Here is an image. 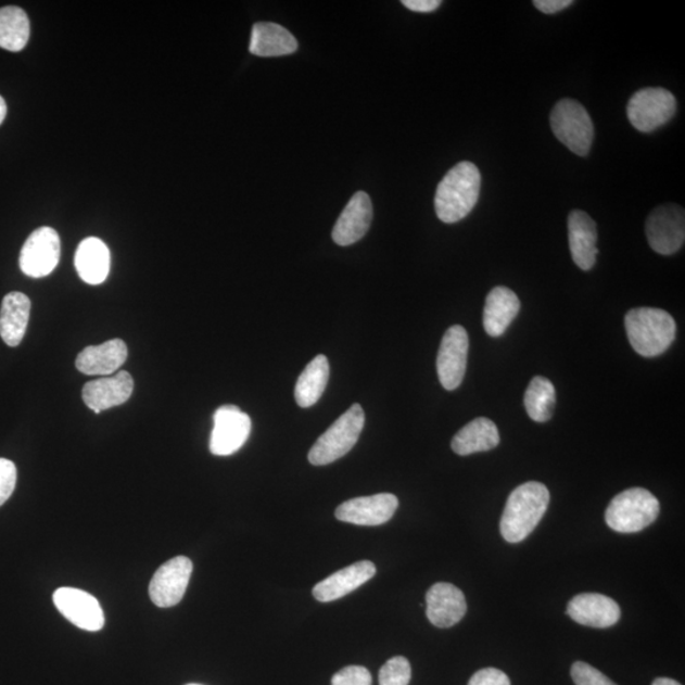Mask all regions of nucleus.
<instances>
[{"label":"nucleus","mask_w":685,"mask_h":685,"mask_svg":"<svg viewBox=\"0 0 685 685\" xmlns=\"http://www.w3.org/2000/svg\"><path fill=\"white\" fill-rule=\"evenodd\" d=\"M480 187L481 175L475 164L455 165L436 187L434 206L440 220L446 224L464 220L477 206Z\"/></svg>","instance_id":"1"},{"label":"nucleus","mask_w":685,"mask_h":685,"mask_svg":"<svg viewBox=\"0 0 685 685\" xmlns=\"http://www.w3.org/2000/svg\"><path fill=\"white\" fill-rule=\"evenodd\" d=\"M549 504L548 489L537 481L522 484L509 495L500 533L509 544L524 541L536 529Z\"/></svg>","instance_id":"2"},{"label":"nucleus","mask_w":685,"mask_h":685,"mask_svg":"<svg viewBox=\"0 0 685 685\" xmlns=\"http://www.w3.org/2000/svg\"><path fill=\"white\" fill-rule=\"evenodd\" d=\"M624 327L632 348L646 358L662 355L675 341V320L661 308H632L624 318Z\"/></svg>","instance_id":"3"},{"label":"nucleus","mask_w":685,"mask_h":685,"mask_svg":"<svg viewBox=\"0 0 685 685\" xmlns=\"http://www.w3.org/2000/svg\"><path fill=\"white\" fill-rule=\"evenodd\" d=\"M660 515L657 496L643 487L627 489L616 495L606 510L609 529L620 533H636L646 529Z\"/></svg>","instance_id":"4"},{"label":"nucleus","mask_w":685,"mask_h":685,"mask_svg":"<svg viewBox=\"0 0 685 685\" xmlns=\"http://www.w3.org/2000/svg\"><path fill=\"white\" fill-rule=\"evenodd\" d=\"M364 428L365 411L363 406L359 404L352 405L315 442L313 448L308 452V461L314 466H326L335 462L356 446Z\"/></svg>","instance_id":"5"},{"label":"nucleus","mask_w":685,"mask_h":685,"mask_svg":"<svg viewBox=\"0 0 685 685\" xmlns=\"http://www.w3.org/2000/svg\"><path fill=\"white\" fill-rule=\"evenodd\" d=\"M551 129L557 140L579 156L591 152L594 126L588 111L574 100H562L551 112Z\"/></svg>","instance_id":"6"},{"label":"nucleus","mask_w":685,"mask_h":685,"mask_svg":"<svg viewBox=\"0 0 685 685\" xmlns=\"http://www.w3.org/2000/svg\"><path fill=\"white\" fill-rule=\"evenodd\" d=\"M676 112L675 97L664 88L638 90L627 105V116L636 130L649 134L672 119Z\"/></svg>","instance_id":"7"},{"label":"nucleus","mask_w":685,"mask_h":685,"mask_svg":"<svg viewBox=\"0 0 685 685\" xmlns=\"http://www.w3.org/2000/svg\"><path fill=\"white\" fill-rule=\"evenodd\" d=\"M252 419L236 405H224L214 414L210 451L215 456L234 455L250 439Z\"/></svg>","instance_id":"8"},{"label":"nucleus","mask_w":685,"mask_h":685,"mask_svg":"<svg viewBox=\"0 0 685 685\" xmlns=\"http://www.w3.org/2000/svg\"><path fill=\"white\" fill-rule=\"evenodd\" d=\"M647 242L654 252L672 255L685 240L684 208L673 203L655 208L646 221Z\"/></svg>","instance_id":"9"},{"label":"nucleus","mask_w":685,"mask_h":685,"mask_svg":"<svg viewBox=\"0 0 685 685\" xmlns=\"http://www.w3.org/2000/svg\"><path fill=\"white\" fill-rule=\"evenodd\" d=\"M469 334L461 326L451 327L444 333L439 357H436V372L441 385L447 391L460 388L469 356Z\"/></svg>","instance_id":"10"},{"label":"nucleus","mask_w":685,"mask_h":685,"mask_svg":"<svg viewBox=\"0 0 685 685\" xmlns=\"http://www.w3.org/2000/svg\"><path fill=\"white\" fill-rule=\"evenodd\" d=\"M62 243L56 230L43 226L28 237L20 255L22 272L31 278L49 276L56 268Z\"/></svg>","instance_id":"11"},{"label":"nucleus","mask_w":685,"mask_h":685,"mask_svg":"<svg viewBox=\"0 0 685 685\" xmlns=\"http://www.w3.org/2000/svg\"><path fill=\"white\" fill-rule=\"evenodd\" d=\"M193 571V563L186 556H177L162 565L150 582L149 594L153 604L170 608L183 599Z\"/></svg>","instance_id":"12"},{"label":"nucleus","mask_w":685,"mask_h":685,"mask_svg":"<svg viewBox=\"0 0 685 685\" xmlns=\"http://www.w3.org/2000/svg\"><path fill=\"white\" fill-rule=\"evenodd\" d=\"M398 500L394 494H376L344 502L335 510L338 521L357 525L385 524L394 517Z\"/></svg>","instance_id":"13"},{"label":"nucleus","mask_w":685,"mask_h":685,"mask_svg":"<svg viewBox=\"0 0 685 685\" xmlns=\"http://www.w3.org/2000/svg\"><path fill=\"white\" fill-rule=\"evenodd\" d=\"M52 599L58 611L74 626L89 632L103 629V609L100 601L89 593L75 588H59Z\"/></svg>","instance_id":"14"},{"label":"nucleus","mask_w":685,"mask_h":685,"mask_svg":"<svg viewBox=\"0 0 685 685\" xmlns=\"http://www.w3.org/2000/svg\"><path fill=\"white\" fill-rule=\"evenodd\" d=\"M426 601L428 620L439 629L454 627L468 612L465 594L454 584H434L428 591Z\"/></svg>","instance_id":"15"},{"label":"nucleus","mask_w":685,"mask_h":685,"mask_svg":"<svg viewBox=\"0 0 685 685\" xmlns=\"http://www.w3.org/2000/svg\"><path fill=\"white\" fill-rule=\"evenodd\" d=\"M570 619L583 626L609 629L621 619V608L612 598L598 593L579 594L569 601Z\"/></svg>","instance_id":"16"},{"label":"nucleus","mask_w":685,"mask_h":685,"mask_svg":"<svg viewBox=\"0 0 685 685\" xmlns=\"http://www.w3.org/2000/svg\"><path fill=\"white\" fill-rule=\"evenodd\" d=\"M372 218L373 207L370 195L359 191L353 195L339 216L331 237L341 246L355 244L370 230Z\"/></svg>","instance_id":"17"},{"label":"nucleus","mask_w":685,"mask_h":685,"mask_svg":"<svg viewBox=\"0 0 685 685\" xmlns=\"http://www.w3.org/2000/svg\"><path fill=\"white\" fill-rule=\"evenodd\" d=\"M134 379L129 372L119 371L113 376L89 381L83 388V401L96 414L123 405L132 395Z\"/></svg>","instance_id":"18"},{"label":"nucleus","mask_w":685,"mask_h":685,"mask_svg":"<svg viewBox=\"0 0 685 685\" xmlns=\"http://www.w3.org/2000/svg\"><path fill=\"white\" fill-rule=\"evenodd\" d=\"M571 257L583 270H591L597 262V224L584 211L575 210L568 218Z\"/></svg>","instance_id":"19"},{"label":"nucleus","mask_w":685,"mask_h":685,"mask_svg":"<svg viewBox=\"0 0 685 685\" xmlns=\"http://www.w3.org/2000/svg\"><path fill=\"white\" fill-rule=\"evenodd\" d=\"M376 575V567L371 561H359L351 567L337 571L315 585L313 596L316 600L328 604L348 596Z\"/></svg>","instance_id":"20"},{"label":"nucleus","mask_w":685,"mask_h":685,"mask_svg":"<svg viewBox=\"0 0 685 685\" xmlns=\"http://www.w3.org/2000/svg\"><path fill=\"white\" fill-rule=\"evenodd\" d=\"M129 357L127 345L122 339H112L101 345L83 350L75 360L78 371L87 376H110L119 370Z\"/></svg>","instance_id":"21"},{"label":"nucleus","mask_w":685,"mask_h":685,"mask_svg":"<svg viewBox=\"0 0 685 685\" xmlns=\"http://www.w3.org/2000/svg\"><path fill=\"white\" fill-rule=\"evenodd\" d=\"M521 310V301L507 288H495L489 293L484 308V328L487 335L502 337Z\"/></svg>","instance_id":"22"},{"label":"nucleus","mask_w":685,"mask_h":685,"mask_svg":"<svg viewBox=\"0 0 685 685\" xmlns=\"http://www.w3.org/2000/svg\"><path fill=\"white\" fill-rule=\"evenodd\" d=\"M31 301L22 292H11L3 299L0 308V337L10 347H17L28 326Z\"/></svg>","instance_id":"23"},{"label":"nucleus","mask_w":685,"mask_h":685,"mask_svg":"<svg viewBox=\"0 0 685 685\" xmlns=\"http://www.w3.org/2000/svg\"><path fill=\"white\" fill-rule=\"evenodd\" d=\"M299 43L289 29L270 22H259L252 29L250 51L255 56L276 58L293 54Z\"/></svg>","instance_id":"24"},{"label":"nucleus","mask_w":685,"mask_h":685,"mask_svg":"<svg viewBox=\"0 0 685 685\" xmlns=\"http://www.w3.org/2000/svg\"><path fill=\"white\" fill-rule=\"evenodd\" d=\"M498 427L487 418H477L466 424L452 440L451 447L458 456H470L498 447Z\"/></svg>","instance_id":"25"},{"label":"nucleus","mask_w":685,"mask_h":685,"mask_svg":"<svg viewBox=\"0 0 685 685\" xmlns=\"http://www.w3.org/2000/svg\"><path fill=\"white\" fill-rule=\"evenodd\" d=\"M111 254L101 239L87 238L75 253V268L83 281L88 284H101L110 275Z\"/></svg>","instance_id":"26"},{"label":"nucleus","mask_w":685,"mask_h":685,"mask_svg":"<svg viewBox=\"0 0 685 685\" xmlns=\"http://www.w3.org/2000/svg\"><path fill=\"white\" fill-rule=\"evenodd\" d=\"M329 375V360L326 356H316L306 366L295 386V398L301 408H310L319 402L328 385Z\"/></svg>","instance_id":"27"},{"label":"nucleus","mask_w":685,"mask_h":685,"mask_svg":"<svg viewBox=\"0 0 685 685\" xmlns=\"http://www.w3.org/2000/svg\"><path fill=\"white\" fill-rule=\"evenodd\" d=\"M29 20L20 7L0 9V48L17 52L24 50L29 39Z\"/></svg>","instance_id":"28"},{"label":"nucleus","mask_w":685,"mask_h":685,"mask_svg":"<svg viewBox=\"0 0 685 685\" xmlns=\"http://www.w3.org/2000/svg\"><path fill=\"white\" fill-rule=\"evenodd\" d=\"M556 391L553 382L542 376L532 379L524 395V406L530 418L537 423H545L554 416Z\"/></svg>","instance_id":"29"},{"label":"nucleus","mask_w":685,"mask_h":685,"mask_svg":"<svg viewBox=\"0 0 685 685\" xmlns=\"http://www.w3.org/2000/svg\"><path fill=\"white\" fill-rule=\"evenodd\" d=\"M410 680V662L404 657L390 659L379 674L380 685H409Z\"/></svg>","instance_id":"30"},{"label":"nucleus","mask_w":685,"mask_h":685,"mask_svg":"<svg viewBox=\"0 0 685 685\" xmlns=\"http://www.w3.org/2000/svg\"><path fill=\"white\" fill-rule=\"evenodd\" d=\"M571 677L576 685H617L598 669L583 661H576L571 667Z\"/></svg>","instance_id":"31"},{"label":"nucleus","mask_w":685,"mask_h":685,"mask_svg":"<svg viewBox=\"0 0 685 685\" xmlns=\"http://www.w3.org/2000/svg\"><path fill=\"white\" fill-rule=\"evenodd\" d=\"M17 484V468L11 460L0 458V507L11 498Z\"/></svg>","instance_id":"32"},{"label":"nucleus","mask_w":685,"mask_h":685,"mask_svg":"<svg viewBox=\"0 0 685 685\" xmlns=\"http://www.w3.org/2000/svg\"><path fill=\"white\" fill-rule=\"evenodd\" d=\"M331 685H372V676L366 668L352 665L339 670Z\"/></svg>","instance_id":"33"},{"label":"nucleus","mask_w":685,"mask_h":685,"mask_svg":"<svg viewBox=\"0 0 685 685\" xmlns=\"http://www.w3.org/2000/svg\"><path fill=\"white\" fill-rule=\"evenodd\" d=\"M469 685H510V681L502 670L485 668L472 675Z\"/></svg>","instance_id":"34"},{"label":"nucleus","mask_w":685,"mask_h":685,"mask_svg":"<svg viewBox=\"0 0 685 685\" xmlns=\"http://www.w3.org/2000/svg\"><path fill=\"white\" fill-rule=\"evenodd\" d=\"M573 0H534L533 5L545 14H555L573 5Z\"/></svg>","instance_id":"35"},{"label":"nucleus","mask_w":685,"mask_h":685,"mask_svg":"<svg viewBox=\"0 0 685 685\" xmlns=\"http://www.w3.org/2000/svg\"><path fill=\"white\" fill-rule=\"evenodd\" d=\"M406 9L413 12L431 13L440 9L441 0H403Z\"/></svg>","instance_id":"36"},{"label":"nucleus","mask_w":685,"mask_h":685,"mask_svg":"<svg viewBox=\"0 0 685 685\" xmlns=\"http://www.w3.org/2000/svg\"><path fill=\"white\" fill-rule=\"evenodd\" d=\"M652 685H682L674 680H670V677H658L655 680Z\"/></svg>","instance_id":"37"},{"label":"nucleus","mask_w":685,"mask_h":685,"mask_svg":"<svg viewBox=\"0 0 685 685\" xmlns=\"http://www.w3.org/2000/svg\"><path fill=\"white\" fill-rule=\"evenodd\" d=\"M5 116H7V104H5V101L3 100V97L0 96V125L3 124Z\"/></svg>","instance_id":"38"},{"label":"nucleus","mask_w":685,"mask_h":685,"mask_svg":"<svg viewBox=\"0 0 685 685\" xmlns=\"http://www.w3.org/2000/svg\"><path fill=\"white\" fill-rule=\"evenodd\" d=\"M188 685H201V684H188Z\"/></svg>","instance_id":"39"}]
</instances>
